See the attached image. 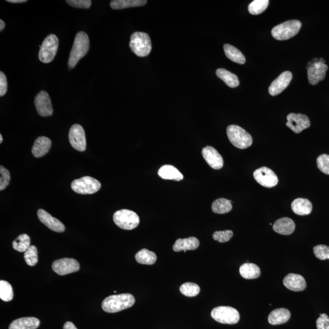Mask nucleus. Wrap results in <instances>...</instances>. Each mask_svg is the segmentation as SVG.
<instances>
[{
  "instance_id": "nucleus-1",
  "label": "nucleus",
  "mask_w": 329,
  "mask_h": 329,
  "mask_svg": "<svg viewBox=\"0 0 329 329\" xmlns=\"http://www.w3.org/2000/svg\"><path fill=\"white\" fill-rule=\"evenodd\" d=\"M134 296L129 293L108 296L102 303L103 311L108 313H116L129 309L135 304Z\"/></svg>"
},
{
  "instance_id": "nucleus-36",
  "label": "nucleus",
  "mask_w": 329,
  "mask_h": 329,
  "mask_svg": "<svg viewBox=\"0 0 329 329\" xmlns=\"http://www.w3.org/2000/svg\"><path fill=\"white\" fill-rule=\"evenodd\" d=\"M13 296L11 285L5 281H0V298L5 302L12 300Z\"/></svg>"
},
{
  "instance_id": "nucleus-28",
  "label": "nucleus",
  "mask_w": 329,
  "mask_h": 329,
  "mask_svg": "<svg viewBox=\"0 0 329 329\" xmlns=\"http://www.w3.org/2000/svg\"><path fill=\"white\" fill-rule=\"evenodd\" d=\"M216 74L218 77L223 81L230 88H236L240 84L237 76L230 72L229 71L224 69H219L217 70Z\"/></svg>"
},
{
  "instance_id": "nucleus-4",
  "label": "nucleus",
  "mask_w": 329,
  "mask_h": 329,
  "mask_svg": "<svg viewBox=\"0 0 329 329\" xmlns=\"http://www.w3.org/2000/svg\"><path fill=\"white\" fill-rule=\"evenodd\" d=\"M227 135L230 143L239 149H246L252 145L251 135L237 125H230L227 128Z\"/></svg>"
},
{
  "instance_id": "nucleus-27",
  "label": "nucleus",
  "mask_w": 329,
  "mask_h": 329,
  "mask_svg": "<svg viewBox=\"0 0 329 329\" xmlns=\"http://www.w3.org/2000/svg\"><path fill=\"white\" fill-rule=\"evenodd\" d=\"M240 274L242 277L246 279H255L259 277L260 269L254 263H245L240 268Z\"/></svg>"
},
{
  "instance_id": "nucleus-8",
  "label": "nucleus",
  "mask_w": 329,
  "mask_h": 329,
  "mask_svg": "<svg viewBox=\"0 0 329 329\" xmlns=\"http://www.w3.org/2000/svg\"><path fill=\"white\" fill-rule=\"evenodd\" d=\"M211 317L216 322L225 325H235L240 320V314L233 307L219 306L212 310Z\"/></svg>"
},
{
  "instance_id": "nucleus-7",
  "label": "nucleus",
  "mask_w": 329,
  "mask_h": 329,
  "mask_svg": "<svg viewBox=\"0 0 329 329\" xmlns=\"http://www.w3.org/2000/svg\"><path fill=\"white\" fill-rule=\"evenodd\" d=\"M71 187L77 194L91 195L99 192L102 187V184L96 179L85 176L73 181L71 184Z\"/></svg>"
},
{
  "instance_id": "nucleus-40",
  "label": "nucleus",
  "mask_w": 329,
  "mask_h": 329,
  "mask_svg": "<svg viewBox=\"0 0 329 329\" xmlns=\"http://www.w3.org/2000/svg\"><path fill=\"white\" fill-rule=\"evenodd\" d=\"M315 256L318 259L325 260L329 259V246L320 244L314 247Z\"/></svg>"
},
{
  "instance_id": "nucleus-9",
  "label": "nucleus",
  "mask_w": 329,
  "mask_h": 329,
  "mask_svg": "<svg viewBox=\"0 0 329 329\" xmlns=\"http://www.w3.org/2000/svg\"><path fill=\"white\" fill-rule=\"evenodd\" d=\"M59 46L58 38L54 34L49 35L43 40L39 53V58L43 63H50L56 56Z\"/></svg>"
},
{
  "instance_id": "nucleus-17",
  "label": "nucleus",
  "mask_w": 329,
  "mask_h": 329,
  "mask_svg": "<svg viewBox=\"0 0 329 329\" xmlns=\"http://www.w3.org/2000/svg\"><path fill=\"white\" fill-rule=\"evenodd\" d=\"M204 159L214 170L221 169L224 165V160L217 149L212 146H206L202 150Z\"/></svg>"
},
{
  "instance_id": "nucleus-10",
  "label": "nucleus",
  "mask_w": 329,
  "mask_h": 329,
  "mask_svg": "<svg viewBox=\"0 0 329 329\" xmlns=\"http://www.w3.org/2000/svg\"><path fill=\"white\" fill-rule=\"evenodd\" d=\"M255 180L263 187L272 188L278 184V178L274 171L268 167H263L253 173Z\"/></svg>"
},
{
  "instance_id": "nucleus-31",
  "label": "nucleus",
  "mask_w": 329,
  "mask_h": 329,
  "mask_svg": "<svg viewBox=\"0 0 329 329\" xmlns=\"http://www.w3.org/2000/svg\"><path fill=\"white\" fill-rule=\"evenodd\" d=\"M135 260L140 264L151 265L156 263L157 256L154 252L143 249L136 254Z\"/></svg>"
},
{
  "instance_id": "nucleus-29",
  "label": "nucleus",
  "mask_w": 329,
  "mask_h": 329,
  "mask_svg": "<svg viewBox=\"0 0 329 329\" xmlns=\"http://www.w3.org/2000/svg\"><path fill=\"white\" fill-rule=\"evenodd\" d=\"M147 2L146 0H113L110 5L115 10L123 9L128 7L142 6Z\"/></svg>"
},
{
  "instance_id": "nucleus-16",
  "label": "nucleus",
  "mask_w": 329,
  "mask_h": 329,
  "mask_svg": "<svg viewBox=\"0 0 329 329\" xmlns=\"http://www.w3.org/2000/svg\"><path fill=\"white\" fill-rule=\"evenodd\" d=\"M292 78V73L290 72L286 71L283 72L271 84L268 89L269 93L272 96H276L282 93L289 85Z\"/></svg>"
},
{
  "instance_id": "nucleus-48",
  "label": "nucleus",
  "mask_w": 329,
  "mask_h": 329,
  "mask_svg": "<svg viewBox=\"0 0 329 329\" xmlns=\"http://www.w3.org/2000/svg\"><path fill=\"white\" fill-rule=\"evenodd\" d=\"M319 62H321V63L325 64V60L323 58L319 59Z\"/></svg>"
},
{
  "instance_id": "nucleus-5",
  "label": "nucleus",
  "mask_w": 329,
  "mask_h": 329,
  "mask_svg": "<svg viewBox=\"0 0 329 329\" xmlns=\"http://www.w3.org/2000/svg\"><path fill=\"white\" fill-rule=\"evenodd\" d=\"M301 27L302 23L300 20H289L274 27L271 34L276 40H288L298 34Z\"/></svg>"
},
{
  "instance_id": "nucleus-38",
  "label": "nucleus",
  "mask_w": 329,
  "mask_h": 329,
  "mask_svg": "<svg viewBox=\"0 0 329 329\" xmlns=\"http://www.w3.org/2000/svg\"><path fill=\"white\" fill-rule=\"evenodd\" d=\"M318 168L323 173L329 175V155H320L317 160Z\"/></svg>"
},
{
  "instance_id": "nucleus-39",
  "label": "nucleus",
  "mask_w": 329,
  "mask_h": 329,
  "mask_svg": "<svg viewBox=\"0 0 329 329\" xmlns=\"http://www.w3.org/2000/svg\"><path fill=\"white\" fill-rule=\"evenodd\" d=\"M233 235V233L230 230L216 231L214 233L213 238L219 243H225V242L229 241Z\"/></svg>"
},
{
  "instance_id": "nucleus-32",
  "label": "nucleus",
  "mask_w": 329,
  "mask_h": 329,
  "mask_svg": "<svg viewBox=\"0 0 329 329\" xmlns=\"http://www.w3.org/2000/svg\"><path fill=\"white\" fill-rule=\"evenodd\" d=\"M232 201L225 198H219L212 204V209L214 213L225 214L229 213L232 210Z\"/></svg>"
},
{
  "instance_id": "nucleus-26",
  "label": "nucleus",
  "mask_w": 329,
  "mask_h": 329,
  "mask_svg": "<svg viewBox=\"0 0 329 329\" xmlns=\"http://www.w3.org/2000/svg\"><path fill=\"white\" fill-rule=\"evenodd\" d=\"M160 178L166 180H175L180 181L184 179V176L177 168L173 165H165L162 166L158 171Z\"/></svg>"
},
{
  "instance_id": "nucleus-11",
  "label": "nucleus",
  "mask_w": 329,
  "mask_h": 329,
  "mask_svg": "<svg viewBox=\"0 0 329 329\" xmlns=\"http://www.w3.org/2000/svg\"><path fill=\"white\" fill-rule=\"evenodd\" d=\"M71 145L76 150L83 152L86 149V138L83 127L78 124H73L69 131Z\"/></svg>"
},
{
  "instance_id": "nucleus-50",
  "label": "nucleus",
  "mask_w": 329,
  "mask_h": 329,
  "mask_svg": "<svg viewBox=\"0 0 329 329\" xmlns=\"http://www.w3.org/2000/svg\"><path fill=\"white\" fill-rule=\"evenodd\" d=\"M113 292L115 293H116V291H114Z\"/></svg>"
},
{
  "instance_id": "nucleus-47",
  "label": "nucleus",
  "mask_w": 329,
  "mask_h": 329,
  "mask_svg": "<svg viewBox=\"0 0 329 329\" xmlns=\"http://www.w3.org/2000/svg\"><path fill=\"white\" fill-rule=\"evenodd\" d=\"M5 27V23L2 20H0V31H2Z\"/></svg>"
},
{
  "instance_id": "nucleus-2",
  "label": "nucleus",
  "mask_w": 329,
  "mask_h": 329,
  "mask_svg": "<svg viewBox=\"0 0 329 329\" xmlns=\"http://www.w3.org/2000/svg\"><path fill=\"white\" fill-rule=\"evenodd\" d=\"M90 47L88 35L85 32L81 31L76 35L74 43L70 54L68 65L73 69L78 62L88 53Z\"/></svg>"
},
{
  "instance_id": "nucleus-22",
  "label": "nucleus",
  "mask_w": 329,
  "mask_h": 329,
  "mask_svg": "<svg viewBox=\"0 0 329 329\" xmlns=\"http://www.w3.org/2000/svg\"><path fill=\"white\" fill-rule=\"evenodd\" d=\"M40 321L34 317H25L15 320L10 324L9 329H36Z\"/></svg>"
},
{
  "instance_id": "nucleus-3",
  "label": "nucleus",
  "mask_w": 329,
  "mask_h": 329,
  "mask_svg": "<svg viewBox=\"0 0 329 329\" xmlns=\"http://www.w3.org/2000/svg\"><path fill=\"white\" fill-rule=\"evenodd\" d=\"M130 50L138 57H146L151 53L152 44L149 35L142 32H135L130 37Z\"/></svg>"
},
{
  "instance_id": "nucleus-46",
  "label": "nucleus",
  "mask_w": 329,
  "mask_h": 329,
  "mask_svg": "<svg viewBox=\"0 0 329 329\" xmlns=\"http://www.w3.org/2000/svg\"><path fill=\"white\" fill-rule=\"evenodd\" d=\"M7 1L12 2V3H21V2H26V0H7Z\"/></svg>"
},
{
  "instance_id": "nucleus-20",
  "label": "nucleus",
  "mask_w": 329,
  "mask_h": 329,
  "mask_svg": "<svg viewBox=\"0 0 329 329\" xmlns=\"http://www.w3.org/2000/svg\"><path fill=\"white\" fill-rule=\"evenodd\" d=\"M273 229L279 234L288 235L294 232L295 223L290 218H282L274 222Z\"/></svg>"
},
{
  "instance_id": "nucleus-19",
  "label": "nucleus",
  "mask_w": 329,
  "mask_h": 329,
  "mask_svg": "<svg viewBox=\"0 0 329 329\" xmlns=\"http://www.w3.org/2000/svg\"><path fill=\"white\" fill-rule=\"evenodd\" d=\"M283 283L287 289L293 291V292H302L307 287L305 279L300 274H288L285 277Z\"/></svg>"
},
{
  "instance_id": "nucleus-14",
  "label": "nucleus",
  "mask_w": 329,
  "mask_h": 329,
  "mask_svg": "<svg viewBox=\"0 0 329 329\" xmlns=\"http://www.w3.org/2000/svg\"><path fill=\"white\" fill-rule=\"evenodd\" d=\"M34 103L37 112L42 116L52 115L53 110L51 101L47 92L41 91L35 98Z\"/></svg>"
},
{
  "instance_id": "nucleus-45",
  "label": "nucleus",
  "mask_w": 329,
  "mask_h": 329,
  "mask_svg": "<svg viewBox=\"0 0 329 329\" xmlns=\"http://www.w3.org/2000/svg\"><path fill=\"white\" fill-rule=\"evenodd\" d=\"M64 329H78L72 322H68L65 323Z\"/></svg>"
},
{
  "instance_id": "nucleus-35",
  "label": "nucleus",
  "mask_w": 329,
  "mask_h": 329,
  "mask_svg": "<svg viewBox=\"0 0 329 329\" xmlns=\"http://www.w3.org/2000/svg\"><path fill=\"white\" fill-rule=\"evenodd\" d=\"M180 292L182 295L187 297H195L199 294L200 288L195 283L187 282L181 285Z\"/></svg>"
},
{
  "instance_id": "nucleus-34",
  "label": "nucleus",
  "mask_w": 329,
  "mask_h": 329,
  "mask_svg": "<svg viewBox=\"0 0 329 329\" xmlns=\"http://www.w3.org/2000/svg\"><path fill=\"white\" fill-rule=\"evenodd\" d=\"M269 2L268 0H254L248 6V10L250 13L252 15H259L260 13L264 12L268 7Z\"/></svg>"
},
{
  "instance_id": "nucleus-44",
  "label": "nucleus",
  "mask_w": 329,
  "mask_h": 329,
  "mask_svg": "<svg viewBox=\"0 0 329 329\" xmlns=\"http://www.w3.org/2000/svg\"><path fill=\"white\" fill-rule=\"evenodd\" d=\"M7 91V81L6 75L0 72V97L4 96Z\"/></svg>"
},
{
  "instance_id": "nucleus-15",
  "label": "nucleus",
  "mask_w": 329,
  "mask_h": 329,
  "mask_svg": "<svg viewBox=\"0 0 329 329\" xmlns=\"http://www.w3.org/2000/svg\"><path fill=\"white\" fill-rule=\"evenodd\" d=\"M328 70V65L321 63L320 62L310 65L307 68V75H308L309 83L315 86L320 81H323L326 77V73Z\"/></svg>"
},
{
  "instance_id": "nucleus-33",
  "label": "nucleus",
  "mask_w": 329,
  "mask_h": 329,
  "mask_svg": "<svg viewBox=\"0 0 329 329\" xmlns=\"http://www.w3.org/2000/svg\"><path fill=\"white\" fill-rule=\"evenodd\" d=\"M30 243H31V241H30L29 236L27 234H21L12 242V246L16 251L25 252L31 246Z\"/></svg>"
},
{
  "instance_id": "nucleus-43",
  "label": "nucleus",
  "mask_w": 329,
  "mask_h": 329,
  "mask_svg": "<svg viewBox=\"0 0 329 329\" xmlns=\"http://www.w3.org/2000/svg\"><path fill=\"white\" fill-rule=\"evenodd\" d=\"M317 329H329V317L327 314H320L317 320Z\"/></svg>"
},
{
  "instance_id": "nucleus-24",
  "label": "nucleus",
  "mask_w": 329,
  "mask_h": 329,
  "mask_svg": "<svg viewBox=\"0 0 329 329\" xmlns=\"http://www.w3.org/2000/svg\"><path fill=\"white\" fill-rule=\"evenodd\" d=\"M312 204L309 200L305 198H297L293 201L292 209L295 214L298 216H307L312 211Z\"/></svg>"
},
{
  "instance_id": "nucleus-23",
  "label": "nucleus",
  "mask_w": 329,
  "mask_h": 329,
  "mask_svg": "<svg viewBox=\"0 0 329 329\" xmlns=\"http://www.w3.org/2000/svg\"><path fill=\"white\" fill-rule=\"evenodd\" d=\"M199 246L200 241L198 239L191 236L187 238L178 239L174 244L173 249L175 252L186 251L197 249Z\"/></svg>"
},
{
  "instance_id": "nucleus-30",
  "label": "nucleus",
  "mask_w": 329,
  "mask_h": 329,
  "mask_svg": "<svg viewBox=\"0 0 329 329\" xmlns=\"http://www.w3.org/2000/svg\"><path fill=\"white\" fill-rule=\"evenodd\" d=\"M224 51L228 59L230 61L235 62L239 64H244L246 62V59L241 52L238 50L237 48L233 47L232 45L229 44H225L224 45Z\"/></svg>"
},
{
  "instance_id": "nucleus-13",
  "label": "nucleus",
  "mask_w": 329,
  "mask_h": 329,
  "mask_svg": "<svg viewBox=\"0 0 329 329\" xmlns=\"http://www.w3.org/2000/svg\"><path fill=\"white\" fill-rule=\"evenodd\" d=\"M287 119V126L296 134H300L311 126V121L308 116L304 114L291 113L288 114Z\"/></svg>"
},
{
  "instance_id": "nucleus-12",
  "label": "nucleus",
  "mask_w": 329,
  "mask_h": 329,
  "mask_svg": "<svg viewBox=\"0 0 329 329\" xmlns=\"http://www.w3.org/2000/svg\"><path fill=\"white\" fill-rule=\"evenodd\" d=\"M53 270L60 276L67 275L80 270V263L77 260L70 258L54 261L52 265Z\"/></svg>"
},
{
  "instance_id": "nucleus-42",
  "label": "nucleus",
  "mask_w": 329,
  "mask_h": 329,
  "mask_svg": "<svg viewBox=\"0 0 329 329\" xmlns=\"http://www.w3.org/2000/svg\"><path fill=\"white\" fill-rule=\"evenodd\" d=\"M66 2L71 6L81 9H88L92 5V1L90 0H67Z\"/></svg>"
},
{
  "instance_id": "nucleus-37",
  "label": "nucleus",
  "mask_w": 329,
  "mask_h": 329,
  "mask_svg": "<svg viewBox=\"0 0 329 329\" xmlns=\"http://www.w3.org/2000/svg\"><path fill=\"white\" fill-rule=\"evenodd\" d=\"M24 259L27 265L33 266L38 262L37 249L35 246H30L27 251L24 252Z\"/></svg>"
},
{
  "instance_id": "nucleus-41",
  "label": "nucleus",
  "mask_w": 329,
  "mask_h": 329,
  "mask_svg": "<svg viewBox=\"0 0 329 329\" xmlns=\"http://www.w3.org/2000/svg\"><path fill=\"white\" fill-rule=\"evenodd\" d=\"M0 174H1V178H0V190L2 191V190H4L9 186L10 176L9 170H7L6 168L2 167V165L0 167Z\"/></svg>"
},
{
  "instance_id": "nucleus-6",
  "label": "nucleus",
  "mask_w": 329,
  "mask_h": 329,
  "mask_svg": "<svg viewBox=\"0 0 329 329\" xmlns=\"http://www.w3.org/2000/svg\"><path fill=\"white\" fill-rule=\"evenodd\" d=\"M113 221L121 229L132 230L140 223V218L138 215L127 209L116 212L113 215Z\"/></svg>"
},
{
  "instance_id": "nucleus-21",
  "label": "nucleus",
  "mask_w": 329,
  "mask_h": 329,
  "mask_svg": "<svg viewBox=\"0 0 329 329\" xmlns=\"http://www.w3.org/2000/svg\"><path fill=\"white\" fill-rule=\"evenodd\" d=\"M51 146V141L47 137H39L35 140L32 148V153L37 158L44 156L48 153Z\"/></svg>"
},
{
  "instance_id": "nucleus-18",
  "label": "nucleus",
  "mask_w": 329,
  "mask_h": 329,
  "mask_svg": "<svg viewBox=\"0 0 329 329\" xmlns=\"http://www.w3.org/2000/svg\"><path fill=\"white\" fill-rule=\"evenodd\" d=\"M37 216L40 221L54 232L61 233L65 230V225L59 219L54 218L43 209L37 212Z\"/></svg>"
},
{
  "instance_id": "nucleus-25",
  "label": "nucleus",
  "mask_w": 329,
  "mask_h": 329,
  "mask_svg": "<svg viewBox=\"0 0 329 329\" xmlns=\"http://www.w3.org/2000/svg\"><path fill=\"white\" fill-rule=\"evenodd\" d=\"M291 313L288 309L280 308L272 311L268 317V322L272 325H282L290 320Z\"/></svg>"
},
{
  "instance_id": "nucleus-49",
  "label": "nucleus",
  "mask_w": 329,
  "mask_h": 329,
  "mask_svg": "<svg viewBox=\"0 0 329 329\" xmlns=\"http://www.w3.org/2000/svg\"><path fill=\"white\" fill-rule=\"evenodd\" d=\"M2 140H2V136L1 134H0V143H1L2 142Z\"/></svg>"
}]
</instances>
